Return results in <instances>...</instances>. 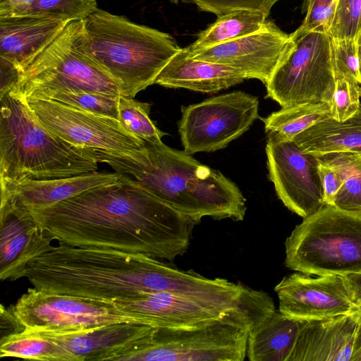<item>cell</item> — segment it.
Wrapping results in <instances>:
<instances>
[{"label": "cell", "instance_id": "30bf717a", "mask_svg": "<svg viewBox=\"0 0 361 361\" xmlns=\"http://www.w3.org/2000/svg\"><path fill=\"white\" fill-rule=\"evenodd\" d=\"M178 133L190 154L212 152L228 146L247 131L259 117L255 96L235 90L181 106Z\"/></svg>", "mask_w": 361, "mask_h": 361}, {"label": "cell", "instance_id": "b9f144b4", "mask_svg": "<svg viewBox=\"0 0 361 361\" xmlns=\"http://www.w3.org/2000/svg\"><path fill=\"white\" fill-rule=\"evenodd\" d=\"M353 314L356 317L358 323L361 324V305H356L355 311Z\"/></svg>", "mask_w": 361, "mask_h": 361}, {"label": "cell", "instance_id": "6da1fadb", "mask_svg": "<svg viewBox=\"0 0 361 361\" xmlns=\"http://www.w3.org/2000/svg\"><path fill=\"white\" fill-rule=\"evenodd\" d=\"M30 212L59 243L169 261L187 252L192 230L200 222L126 174L115 182Z\"/></svg>", "mask_w": 361, "mask_h": 361}, {"label": "cell", "instance_id": "cb8c5ba5", "mask_svg": "<svg viewBox=\"0 0 361 361\" xmlns=\"http://www.w3.org/2000/svg\"><path fill=\"white\" fill-rule=\"evenodd\" d=\"M301 321L276 310L248 334L246 356L250 361H288Z\"/></svg>", "mask_w": 361, "mask_h": 361}, {"label": "cell", "instance_id": "d590c367", "mask_svg": "<svg viewBox=\"0 0 361 361\" xmlns=\"http://www.w3.org/2000/svg\"><path fill=\"white\" fill-rule=\"evenodd\" d=\"M201 11L221 16L235 10H250L269 16L273 6L280 0H188Z\"/></svg>", "mask_w": 361, "mask_h": 361}, {"label": "cell", "instance_id": "60d3db41", "mask_svg": "<svg viewBox=\"0 0 361 361\" xmlns=\"http://www.w3.org/2000/svg\"><path fill=\"white\" fill-rule=\"evenodd\" d=\"M350 361H361V324H359Z\"/></svg>", "mask_w": 361, "mask_h": 361}, {"label": "cell", "instance_id": "ba28073f", "mask_svg": "<svg viewBox=\"0 0 361 361\" xmlns=\"http://www.w3.org/2000/svg\"><path fill=\"white\" fill-rule=\"evenodd\" d=\"M290 36L293 47L265 84L266 97L281 107L331 104L336 85L331 36L317 32Z\"/></svg>", "mask_w": 361, "mask_h": 361}, {"label": "cell", "instance_id": "836d02e7", "mask_svg": "<svg viewBox=\"0 0 361 361\" xmlns=\"http://www.w3.org/2000/svg\"><path fill=\"white\" fill-rule=\"evenodd\" d=\"M361 85L345 79H336L331 103V117L343 121L353 116L361 107Z\"/></svg>", "mask_w": 361, "mask_h": 361}, {"label": "cell", "instance_id": "d4e9b609", "mask_svg": "<svg viewBox=\"0 0 361 361\" xmlns=\"http://www.w3.org/2000/svg\"><path fill=\"white\" fill-rule=\"evenodd\" d=\"M217 17L192 44L185 47L190 54L259 31L267 21L263 13L250 10L232 11Z\"/></svg>", "mask_w": 361, "mask_h": 361}, {"label": "cell", "instance_id": "3957f363", "mask_svg": "<svg viewBox=\"0 0 361 361\" xmlns=\"http://www.w3.org/2000/svg\"><path fill=\"white\" fill-rule=\"evenodd\" d=\"M94 151L99 163L132 176L149 192L199 221L204 216L236 221L245 217L246 199L236 184L184 150L162 141H145L143 149L133 154Z\"/></svg>", "mask_w": 361, "mask_h": 361}, {"label": "cell", "instance_id": "f35d334b", "mask_svg": "<svg viewBox=\"0 0 361 361\" xmlns=\"http://www.w3.org/2000/svg\"><path fill=\"white\" fill-rule=\"evenodd\" d=\"M36 0H0V16L25 15Z\"/></svg>", "mask_w": 361, "mask_h": 361}, {"label": "cell", "instance_id": "7a4b0ae2", "mask_svg": "<svg viewBox=\"0 0 361 361\" xmlns=\"http://www.w3.org/2000/svg\"><path fill=\"white\" fill-rule=\"evenodd\" d=\"M26 277L38 290L114 301L147 293L187 295L194 277L143 254L59 243L35 258Z\"/></svg>", "mask_w": 361, "mask_h": 361}, {"label": "cell", "instance_id": "9a60e30c", "mask_svg": "<svg viewBox=\"0 0 361 361\" xmlns=\"http://www.w3.org/2000/svg\"><path fill=\"white\" fill-rule=\"evenodd\" d=\"M156 329L145 324L115 323L80 331H36L54 343L55 361H116L148 343Z\"/></svg>", "mask_w": 361, "mask_h": 361}, {"label": "cell", "instance_id": "4fadbf2b", "mask_svg": "<svg viewBox=\"0 0 361 361\" xmlns=\"http://www.w3.org/2000/svg\"><path fill=\"white\" fill-rule=\"evenodd\" d=\"M265 152L269 178L286 207L305 218L326 205L318 157L303 152L294 140L270 134Z\"/></svg>", "mask_w": 361, "mask_h": 361}, {"label": "cell", "instance_id": "484cf974", "mask_svg": "<svg viewBox=\"0 0 361 361\" xmlns=\"http://www.w3.org/2000/svg\"><path fill=\"white\" fill-rule=\"evenodd\" d=\"M331 117V104L307 103L281 107L262 118L267 135L281 140H293L300 133Z\"/></svg>", "mask_w": 361, "mask_h": 361}, {"label": "cell", "instance_id": "2e32d148", "mask_svg": "<svg viewBox=\"0 0 361 361\" xmlns=\"http://www.w3.org/2000/svg\"><path fill=\"white\" fill-rule=\"evenodd\" d=\"M293 44L290 34L267 20L259 31L190 55L235 68L265 85Z\"/></svg>", "mask_w": 361, "mask_h": 361}, {"label": "cell", "instance_id": "7c38bea8", "mask_svg": "<svg viewBox=\"0 0 361 361\" xmlns=\"http://www.w3.org/2000/svg\"><path fill=\"white\" fill-rule=\"evenodd\" d=\"M27 102L47 130L73 145L123 154H133L145 147L144 140L130 133L114 118L51 99Z\"/></svg>", "mask_w": 361, "mask_h": 361}, {"label": "cell", "instance_id": "52a82bcc", "mask_svg": "<svg viewBox=\"0 0 361 361\" xmlns=\"http://www.w3.org/2000/svg\"><path fill=\"white\" fill-rule=\"evenodd\" d=\"M285 265L312 276L361 274V214L325 205L285 241Z\"/></svg>", "mask_w": 361, "mask_h": 361}, {"label": "cell", "instance_id": "d6a6232c", "mask_svg": "<svg viewBox=\"0 0 361 361\" xmlns=\"http://www.w3.org/2000/svg\"><path fill=\"white\" fill-rule=\"evenodd\" d=\"M329 35L356 41L361 36V0H338Z\"/></svg>", "mask_w": 361, "mask_h": 361}, {"label": "cell", "instance_id": "1f68e13d", "mask_svg": "<svg viewBox=\"0 0 361 361\" xmlns=\"http://www.w3.org/2000/svg\"><path fill=\"white\" fill-rule=\"evenodd\" d=\"M97 8V0H36L25 15L45 14L83 20Z\"/></svg>", "mask_w": 361, "mask_h": 361}, {"label": "cell", "instance_id": "7402d4cb", "mask_svg": "<svg viewBox=\"0 0 361 361\" xmlns=\"http://www.w3.org/2000/svg\"><path fill=\"white\" fill-rule=\"evenodd\" d=\"M241 71L225 65L192 58L185 48L175 54L157 77L154 84L214 93L247 80Z\"/></svg>", "mask_w": 361, "mask_h": 361}, {"label": "cell", "instance_id": "f546056e", "mask_svg": "<svg viewBox=\"0 0 361 361\" xmlns=\"http://www.w3.org/2000/svg\"><path fill=\"white\" fill-rule=\"evenodd\" d=\"M42 99L54 100L76 109L118 120L119 96L88 91H71L57 92Z\"/></svg>", "mask_w": 361, "mask_h": 361}, {"label": "cell", "instance_id": "ee69618b", "mask_svg": "<svg viewBox=\"0 0 361 361\" xmlns=\"http://www.w3.org/2000/svg\"><path fill=\"white\" fill-rule=\"evenodd\" d=\"M172 3L178 4L179 0H170Z\"/></svg>", "mask_w": 361, "mask_h": 361}, {"label": "cell", "instance_id": "83f0119b", "mask_svg": "<svg viewBox=\"0 0 361 361\" xmlns=\"http://www.w3.org/2000/svg\"><path fill=\"white\" fill-rule=\"evenodd\" d=\"M0 357L54 361V343L44 334L23 330L0 340Z\"/></svg>", "mask_w": 361, "mask_h": 361}, {"label": "cell", "instance_id": "7bdbcfd3", "mask_svg": "<svg viewBox=\"0 0 361 361\" xmlns=\"http://www.w3.org/2000/svg\"><path fill=\"white\" fill-rule=\"evenodd\" d=\"M357 49H358V56H359L360 62V69H361V36L357 40Z\"/></svg>", "mask_w": 361, "mask_h": 361}, {"label": "cell", "instance_id": "ffe728a7", "mask_svg": "<svg viewBox=\"0 0 361 361\" xmlns=\"http://www.w3.org/2000/svg\"><path fill=\"white\" fill-rule=\"evenodd\" d=\"M358 325L353 314L301 321L288 361H350Z\"/></svg>", "mask_w": 361, "mask_h": 361}, {"label": "cell", "instance_id": "8992f818", "mask_svg": "<svg viewBox=\"0 0 361 361\" xmlns=\"http://www.w3.org/2000/svg\"><path fill=\"white\" fill-rule=\"evenodd\" d=\"M71 91L121 95L116 81L90 56L82 20L69 21L47 47L17 71L7 92L30 101Z\"/></svg>", "mask_w": 361, "mask_h": 361}, {"label": "cell", "instance_id": "ac0fdd59", "mask_svg": "<svg viewBox=\"0 0 361 361\" xmlns=\"http://www.w3.org/2000/svg\"><path fill=\"white\" fill-rule=\"evenodd\" d=\"M195 298L167 292L147 293L114 300L121 310L157 328H188L221 319L238 303Z\"/></svg>", "mask_w": 361, "mask_h": 361}, {"label": "cell", "instance_id": "8d00e7d4", "mask_svg": "<svg viewBox=\"0 0 361 361\" xmlns=\"http://www.w3.org/2000/svg\"><path fill=\"white\" fill-rule=\"evenodd\" d=\"M319 169L322 184L324 203L326 205L333 206L336 195L341 186L340 176L332 167L320 160Z\"/></svg>", "mask_w": 361, "mask_h": 361}, {"label": "cell", "instance_id": "8fae6325", "mask_svg": "<svg viewBox=\"0 0 361 361\" xmlns=\"http://www.w3.org/2000/svg\"><path fill=\"white\" fill-rule=\"evenodd\" d=\"M13 312L25 330L80 331L115 323L149 325L119 309L114 301L28 288ZM150 326V325H149Z\"/></svg>", "mask_w": 361, "mask_h": 361}, {"label": "cell", "instance_id": "5b68a950", "mask_svg": "<svg viewBox=\"0 0 361 361\" xmlns=\"http://www.w3.org/2000/svg\"><path fill=\"white\" fill-rule=\"evenodd\" d=\"M83 23L90 56L116 81L122 96L133 98L154 84L181 49L169 34L99 8Z\"/></svg>", "mask_w": 361, "mask_h": 361}, {"label": "cell", "instance_id": "4316f807", "mask_svg": "<svg viewBox=\"0 0 361 361\" xmlns=\"http://www.w3.org/2000/svg\"><path fill=\"white\" fill-rule=\"evenodd\" d=\"M339 175L341 186L333 206L350 212L361 214V154L334 152L318 157Z\"/></svg>", "mask_w": 361, "mask_h": 361}, {"label": "cell", "instance_id": "603a6c76", "mask_svg": "<svg viewBox=\"0 0 361 361\" xmlns=\"http://www.w3.org/2000/svg\"><path fill=\"white\" fill-rule=\"evenodd\" d=\"M305 152L319 157L334 152L361 154V107L350 118H327L298 134L293 140Z\"/></svg>", "mask_w": 361, "mask_h": 361}, {"label": "cell", "instance_id": "f1b7e54d", "mask_svg": "<svg viewBox=\"0 0 361 361\" xmlns=\"http://www.w3.org/2000/svg\"><path fill=\"white\" fill-rule=\"evenodd\" d=\"M151 104L120 95L118 120L136 137L149 142H161L166 133L159 130L149 117Z\"/></svg>", "mask_w": 361, "mask_h": 361}, {"label": "cell", "instance_id": "9c48e42d", "mask_svg": "<svg viewBox=\"0 0 361 361\" xmlns=\"http://www.w3.org/2000/svg\"><path fill=\"white\" fill-rule=\"evenodd\" d=\"M247 337L226 315L192 327L157 328L148 343L116 361H243Z\"/></svg>", "mask_w": 361, "mask_h": 361}, {"label": "cell", "instance_id": "277c9868", "mask_svg": "<svg viewBox=\"0 0 361 361\" xmlns=\"http://www.w3.org/2000/svg\"><path fill=\"white\" fill-rule=\"evenodd\" d=\"M0 102L1 184L97 171L94 149L73 145L49 132L24 99L6 92L0 95Z\"/></svg>", "mask_w": 361, "mask_h": 361}, {"label": "cell", "instance_id": "d6986e66", "mask_svg": "<svg viewBox=\"0 0 361 361\" xmlns=\"http://www.w3.org/2000/svg\"><path fill=\"white\" fill-rule=\"evenodd\" d=\"M71 21L51 15L0 16V68L18 71Z\"/></svg>", "mask_w": 361, "mask_h": 361}, {"label": "cell", "instance_id": "5bb4252c", "mask_svg": "<svg viewBox=\"0 0 361 361\" xmlns=\"http://www.w3.org/2000/svg\"><path fill=\"white\" fill-rule=\"evenodd\" d=\"M274 291L279 299V311L298 321L353 314L356 307L343 276L313 277L296 271L284 276Z\"/></svg>", "mask_w": 361, "mask_h": 361}, {"label": "cell", "instance_id": "4dcf8cb0", "mask_svg": "<svg viewBox=\"0 0 361 361\" xmlns=\"http://www.w3.org/2000/svg\"><path fill=\"white\" fill-rule=\"evenodd\" d=\"M331 57L336 80L345 79L361 85L360 62L355 39L331 37Z\"/></svg>", "mask_w": 361, "mask_h": 361}, {"label": "cell", "instance_id": "e575fe53", "mask_svg": "<svg viewBox=\"0 0 361 361\" xmlns=\"http://www.w3.org/2000/svg\"><path fill=\"white\" fill-rule=\"evenodd\" d=\"M338 0H305L306 16L293 32L297 35L310 32L328 33L331 28Z\"/></svg>", "mask_w": 361, "mask_h": 361}, {"label": "cell", "instance_id": "e0dca14e", "mask_svg": "<svg viewBox=\"0 0 361 361\" xmlns=\"http://www.w3.org/2000/svg\"><path fill=\"white\" fill-rule=\"evenodd\" d=\"M0 279L26 277L30 262L53 249L52 235L26 208L10 198H1Z\"/></svg>", "mask_w": 361, "mask_h": 361}, {"label": "cell", "instance_id": "44dd1931", "mask_svg": "<svg viewBox=\"0 0 361 361\" xmlns=\"http://www.w3.org/2000/svg\"><path fill=\"white\" fill-rule=\"evenodd\" d=\"M119 173L92 172L51 180L25 179L1 184V198H10L29 211L52 206L90 189L118 180Z\"/></svg>", "mask_w": 361, "mask_h": 361}, {"label": "cell", "instance_id": "ab89813d", "mask_svg": "<svg viewBox=\"0 0 361 361\" xmlns=\"http://www.w3.org/2000/svg\"><path fill=\"white\" fill-rule=\"evenodd\" d=\"M343 276L348 285L353 302L356 305H361V274Z\"/></svg>", "mask_w": 361, "mask_h": 361}, {"label": "cell", "instance_id": "74e56055", "mask_svg": "<svg viewBox=\"0 0 361 361\" xmlns=\"http://www.w3.org/2000/svg\"><path fill=\"white\" fill-rule=\"evenodd\" d=\"M0 318L1 339L24 330V327L14 314L11 306L6 308L1 305Z\"/></svg>", "mask_w": 361, "mask_h": 361}]
</instances>
